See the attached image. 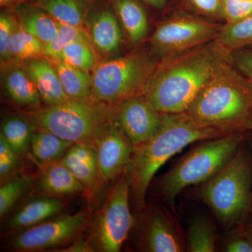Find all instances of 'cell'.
Returning a JSON list of instances; mask_svg holds the SVG:
<instances>
[{
    "label": "cell",
    "mask_w": 252,
    "mask_h": 252,
    "mask_svg": "<svg viewBox=\"0 0 252 252\" xmlns=\"http://www.w3.org/2000/svg\"><path fill=\"white\" fill-rule=\"evenodd\" d=\"M242 1H252V0H242Z\"/></svg>",
    "instance_id": "obj_43"
},
{
    "label": "cell",
    "mask_w": 252,
    "mask_h": 252,
    "mask_svg": "<svg viewBox=\"0 0 252 252\" xmlns=\"http://www.w3.org/2000/svg\"><path fill=\"white\" fill-rule=\"evenodd\" d=\"M26 73L48 105H56L70 98L63 89L56 68L49 61L33 60L28 63Z\"/></svg>",
    "instance_id": "obj_15"
},
{
    "label": "cell",
    "mask_w": 252,
    "mask_h": 252,
    "mask_svg": "<svg viewBox=\"0 0 252 252\" xmlns=\"http://www.w3.org/2000/svg\"><path fill=\"white\" fill-rule=\"evenodd\" d=\"M231 53L216 40L165 58L158 64L145 95L162 114L185 112Z\"/></svg>",
    "instance_id": "obj_1"
},
{
    "label": "cell",
    "mask_w": 252,
    "mask_h": 252,
    "mask_svg": "<svg viewBox=\"0 0 252 252\" xmlns=\"http://www.w3.org/2000/svg\"><path fill=\"white\" fill-rule=\"evenodd\" d=\"M114 4L131 42H140L148 32V20L143 8L136 0H116Z\"/></svg>",
    "instance_id": "obj_21"
},
{
    "label": "cell",
    "mask_w": 252,
    "mask_h": 252,
    "mask_svg": "<svg viewBox=\"0 0 252 252\" xmlns=\"http://www.w3.org/2000/svg\"><path fill=\"white\" fill-rule=\"evenodd\" d=\"M14 20L8 14L0 16V55L1 59L9 57L8 44L14 30Z\"/></svg>",
    "instance_id": "obj_36"
},
{
    "label": "cell",
    "mask_w": 252,
    "mask_h": 252,
    "mask_svg": "<svg viewBox=\"0 0 252 252\" xmlns=\"http://www.w3.org/2000/svg\"><path fill=\"white\" fill-rule=\"evenodd\" d=\"M32 134L29 124L18 117L6 120L3 124L1 132V135L19 157L29 148Z\"/></svg>",
    "instance_id": "obj_29"
},
{
    "label": "cell",
    "mask_w": 252,
    "mask_h": 252,
    "mask_svg": "<svg viewBox=\"0 0 252 252\" xmlns=\"http://www.w3.org/2000/svg\"><path fill=\"white\" fill-rule=\"evenodd\" d=\"M248 48H249V49H252V45H251V46H249V47H248Z\"/></svg>",
    "instance_id": "obj_44"
},
{
    "label": "cell",
    "mask_w": 252,
    "mask_h": 252,
    "mask_svg": "<svg viewBox=\"0 0 252 252\" xmlns=\"http://www.w3.org/2000/svg\"><path fill=\"white\" fill-rule=\"evenodd\" d=\"M222 27L193 16H177L159 25L151 41L165 59L215 40Z\"/></svg>",
    "instance_id": "obj_9"
},
{
    "label": "cell",
    "mask_w": 252,
    "mask_h": 252,
    "mask_svg": "<svg viewBox=\"0 0 252 252\" xmlns=\"http://www.w3.org/2000/svg\"><path fill=\"white\" fill-rule=\"evenodd\" d=\"M41 165L39 187L49 195L61 196L83 193L85 188L61 160Z\"/></svg>",
    "instance_id": "obj_16"
},
{
    "label": "cell",
    "mask_w": 252,
    "mask_h": 252,
    "mask_svg": "<svg viewBox=\"0 0 252 252\" xmlns=\"http://www.w3.org/2000/svg\"><path fill=\"white\" fill-rule=\"evenodd\" d=\"M23 1L25 0H0V4H1V6H8L18 4V3Z\"/></svg>",
    "instance_id": "obj_41"
},
{
    "label": "cell",
    "mask_w": 252,
    "mask_h": 252,
    "mask_svg": "<svg viewBox=\"0 0 252 252\" xmlns=\"http://www.w3.org/2000/svg\"><path fill=\"white\" fill-rule=\"evenodd\" d=\"M87 219L88 212L81 211L41 222L30 227L16 237L12 246L23 251L59 246L75 236L85 224Z\"/></svg>",
    "instance_id": "obj_10"
},
{
    "label": "cell",
    "mask_w": 252,
    "mask_h": 252,
    "mask_svg": "<svg viewBox=\"0 0 252 252\" xmlns=\"http://www.w3.org/2000/svg\"><path fill=\"white\" fill-rule=\"evenodd\" d=\"M185 112L227 134L252 131V84L225 62Z\"/></svg>",
    "instance_id": "obj_3"
},
{
    "label": "cell",
    "mask_w": 252,
    "mask_h": 252,
    "mask_svg": "<svg viewBox=\"0 0 252 252\" xmlns=\"http://www.w3.org/2000/svg\"><path fill=\"white\" fill-rule=\"evenodd\" d=\"M21 27L44 44L54 40L59 30V23L37 6L21 12Z\"/></svg>",
    "instance_id": "obj_23"
},
{
    "label": "cell",
    "mask_w": 252,
    "mask_h": 252,
    "mask_svg": "<svg viewBox=\"0 0 252 252\" xmlns=\"http://www.w3.org/2000/svg\"><path fill=\"white\" fill-rule=\"evenodd\" d=\"M247 141H248L249 147H250V150H251V153L252 156V134H250V135H248V139H247Z\"/></svg>",
    "instance_id": "obj_42"
},
{
    "label": "cell",
    "mask_w": 252,
    "mask_h": 252,
    "mask_svg": "<svg viewBox=\"0 0 252 252\" xmlns=\"http://www.w3.org/2000/svg\"><path fill=\"white\" fill-rule=\"evenodd\" d=\"M31 118L39 130L94 148L97 135L112 122L113 113L104 104L91 102L89 99L69 98L32 113Z\"/></svg>",
    "instance_id": "obj_6"
},
{
    "label": "cell",
    "mask_w": 252,
    "mask_h": 252,
    "mask_svg": "<svg viewBox=\"0 0 252 252\" xmlns=\"http://www.w3.org/2000/svg\"><path fill=\"white\" fill-rule=\"evenodd\" d=\"M75 42L86 43L90 45V38L81 27L59 23L56 37L51 42L44 44V56L52 60L59 59V55L65 46Z\"/></svg>",
    "instance_id": "obj_28"
},
{
    "label": "cell",
    "mask_w": 252,
    "mask_h": 252,
    "mask_svg": "<svg viewBox=\"0 0 252 252\" xmlns=\"http://www.w3.org/2000/svg\"><path fill=\"white\" fill-rule=\"evenodd\" d=\"M91 23V36L96 47L105 53L119 49L122 40V31L112 11L101 10Z\"/></svg>",
    "instance_id": "obj_18"
},
{
    "label": "cell",
    "mask_w": 252,
    "mask_h": 252,
    "mask_svg": "<svg viewBox=\"0 0 252 252\" xmlns=\"http://www.w3.org/2000/svg\"><path fill=\"white\" fill-rule=\"evenodd\" d=\"M215 40L230 53L252 45V15L240 22L226 23Z\"/></svg>",
    "instance_id": "obj_26"
},
{
    "label": "cell",
    "mask_w": 252,
    "mask_h": 252,
    "mask_svg": "<svg viewBox=\"0 0 252 252\" xmlns=\"http://www.w3.org/2000/svg\"><path fill=\"white\" fill-rule=\"evenodd\" d=\"M144 1L153 6L154 7L160 9V8L163 7L166 0H144Z\"/></svg>",
    "instance_id": "obj_40"
},
{
    "label": "cell",
    "mask_w": 252,
    "mask_h": 252,
    "mask_svg": "<svg viewBox=\"0 0 252 252\" xmlns=\"http://www.w3.org/2000/svg\"><path fill=\"white\" fill-rule=\"evenodd\" d=\"M61 161L80 181L86 191L93 195L99 185V181H102L97 154L94 147L86 144H74Z\"/></svg>",
    "instance_id": "obj_14"
},
{
    "label": "cell",
    "mask_w": 252,
    "mask_h": 252,
    "mask_svg": "<svg viewBox=\"0 0 252 252\" xmlns=\"http://www.w3.org/2000/svg\"><path fill=\"white\" fill-rule=\"evenodd\" d=\"M62 200L49 195L34 199L24 205L10 220L9 228L15 230L28 228L49 220L63 208Z\"/></svg>",
    "instance_id": "obj_17"
},
{
    "label": "cell",
    "mask_w": 252,
    "mask_h": 252,
    "mask_svg": "<svg viewBox=\"0 0 252 252\" xmlns=\"http://www.w3.org/2000/svg\"><path fill=\"white\" fill-rule=\"evenodd\" d=\"M158 64L144 55L131 54L101 63L93 76V96L117 104L145 94Z\"/></svg>",
    "instance_id": "obj_7"
},
{
    "label": "cell",
    "mask_w": 252,
    "mask_h": 252,
    "mask_svg": "<svg viewBox=\"0 0 252 252\" xmlns=\"http://www.w3.org/2000/svg\"><path fill=\"white\" fill-rule=\"evenodd\" d=\"M44 44L22 29L14 28L8 44L9 57L29 59L44 55Z\"/></svg>",
    "instance_id": "obj_27"
},
{
    "label": "cell",
    "mask_w": 252,
    "mask_h": 252,
    "mask_svg": "<svg viewBox=\"0 0 252 252\" xmlns=\"http://www.w3.org/2000/svg\"><path fill=\"white\" fill-rule=\"evenodd\" d=\"M117 115L118 124L134 147L150 140L161 127L162 113L154 108L144 94L119 104Z\"/></svg>",
    "instance_id": "obj_12"
},
{
    "label": "cell",
    "mask_w": 252,
    "mask_h": 252,
    "mask_svg": "<svg viewBox=\"0 0 252 252\" xmlns=\"http://www.w3.org/2000/svg\"><path fill=\"white\" fill-rule=\"evenodd\" d=\"M94 149L101 180L107 182L126 171L133 153L134 146L119 124L117 126L112 122L97 135Z\"/></svg>",
    "instance_id": "obj_11"
},
{
    "label": "cell",
    "mask_w": 252,
    "mask_h": 252,
    "mask_svg": "<svg viewBox=\"0 0 252 252\" xmlns=\"http://www.w3.org/2000/svg\"><path fill=\"white\" fill-rule=\"evenodd\" d=\"M31 180L27 176L16 177L4 182L0 189V215L3 217L26 191Z\"/></svg>",
    "instance_id": "obj_31"
},
{
    "label": "cell",
    "mask_w": 252,
    "mask_h": 252,
    "mask_svg": "<svg viewBox=\"0 0 252 252\" xmlns=\"http://www.w3.org/2000/svg\"><path fill=\"white\" fill-rule=\"evenodd\" d=\"M130 190V177L126 170L111 190L94 222L93 234L101 251H120L133 227L135 220L129 207Z\"/></svg>",
    "instance_id": "obj_8"
},
{
    "label": "cell",
    "mask_w": 252,
    "mask_h": 252,
    "mask_svg": "<svg viewBox=\"0 0 252 252\" xmlns=\"http://www.w3.org/2000/svg\"><path fill=\"white\" fill-rule=\"evenodd\" d=\"M60 80L68 97L88 99L93 95V77L86 71L81 70L59 59H53Z\"/></svg>",
    "instance_id": "obj_20"
},
{
    "label": "cell",
    "mask_w": 252,
    "mask_h": 252,
    "mask_svg": "<svg viewBox=\"0 0 252 252\" xmlns=\"http://www.w3.org/2000/svg\"><path fill=\"white\" fill-rule=\"evenodd\" d=\"M251 132H252V131H251Z\"/></svg>",
    "instance_id": "obj_45"
},
{
    "label": "cell",
    "mask_w": 252,
    "mask_h": 252,
    "mask_svg": "<svg viewBox=\"0 0 252 252\" xmlns=\"http://www.w3.org/2000/svg\"><path fill=\"white\" fill-rule=\"evenodd\" d=\"M243 228L248 234L249 238L252 241V215L245 223H243Z\"/></svg>",
    "instance_id": "obj_39"
},
{
    "label": "cell",
    "mask_w": 252,
    "mask_h": 252,
    "mask_svg": "<svg viewBox=\"0 0 252 252\" xmlns=\"http://www.w3.org/2000/svg\"><path fill=\"white\" fill-rule=\"evenodd\" d=\"M249 131L199 141L157 182L160 196L175 211V199L187 187L210 180L230 161Z\"/></svg>",
    "instance_id": "obj_5"
},
{
    "label": "cell",
    "mask_w": 252,
    "mask_h": 252,
    "mask_svg": "<svg viewBox=\"0 0 252 252\" xmlns=\"http://www.w3.org/2000/svg\"><path fill=\"white\" fill-rule=\"evenodd\" d=\"M144 244L149 252L185 251V244L177 224L172 217L162 210L152 212L147 220Z\"/></svg>",
    "instance_id": "obj_13"
},
{
    "label": "cell",
    "mask_w": 252,
    "mask_h": 252,
    "mask_svg": "<svg viewBox=\"0 0 252 252\" xmlns=\"http://www.w3.org/2000/svg\"><path fill=\"white\" fill-rule=\"evenodd\" d=\"M215 245L216 235L211 222L203 215L193 217L187 232V251L213 252Z\"/></svg>",
    "instance_id": "obj_24"
},
{
    "label": "cell",
    "mask_w": 252,
    "mask_h": 252,
    "mask_svg": "<svg viewBox=\"0 0 252 252\" xmlns=\"http://www.w3.org/2000/svg\"><path fill=\"white\" fill-rule=\"evenodd\" d=\"M195 195L211 209L225 230L233 229L250 219L252 215V156L247 140L223 168L200 184Z\"/></svg>",
    "instance_id": "obj_4"
},
{
    "label": "cell",
    "mask_w": 252,
    "mask_h": 252,
    "mask_svg": "<svg viewBox=\"0 0 252 252\" xmlns=\"http://www.w3.org/2000/svg\"><path fill=\"white\" fill-rule=\"evenodd\" d=\"M86 0H36L35 6L61 24L81 27L85 19Z\"/></svg>",
    "instance_id": "obj_22"
},
{
    "label": "cell",
    "mask_w": 252,
    "mask_h": 252,
    "mask_svg": "<svg viewBox=\"0 0 252 252\" xmlns=\"http://www.w3.org/2000/svg\"><path fill=\"white\" fill-rule=\"evenodd\" d=\"M6 87L10 97L22 105L37 106L40 104L41 96L27 73L15 69L8 74Z\"/></svg>",
    "instance_id": "obj_25"
},
{
    "label": "cell",
    "mask_w": 252,
    "mask_h": 252,
    "mask_svg": "<svg viewBox=\"0 0 252 252\" xmlns=\"http://www.w3.org/2000/svg\"><path fill=\"white\" fill-rule=\"evenodd\" d=\"M228 135L198 122L186 112L162 114L160 130L150 140L134 147L126 168L137 207L143 208L154 176L170 158L189 144Z\"/></svg>",
    "instance_id": "obj_2"
},
{
    "label": "cell",
    "mask_w": 252,
    "mask_h": 252,
    "mask_svg": "<svg viewBox=\"0 0 252 252\" xmlns=\"http://www.w3.org/2000/svg\"><path fill=\"white\" fill-rule=\"evenodd\" d=\"M231 230L223 247L226 252H252V241L244 229L243 224Z\"/></svg>",
    "instance_id": "obj_33"
},
{
    "label": "cell",
    "mask_w": 252,
    "mask_h": 252,
    "mask_svg": "<svg viewBox=\"0 0 252 252\" xmlns=\"http://www.w3.org/2000/svg\"><path fill=\"white\" fill-rule=\"evenodd\" d=\"M223 11L228 24L240 22L252 15V1L223 0Z\"/></svg>",
    "instance_id": "obj_32"
},
{
    "label": "cell",
    "mask_w": 252,
    "mask_h": 252,
    "mask_svg": "<svg viewBox=\"0 0 252 252\" xmlns=\"http://www.w3.org/2000/svg\"><path fill=\"white\" fill-rule=\"evenodd\" d=\"M190 2L201 14L223 18V0H190Z\"/></svg>",
    "instance_id": "obj_37"
},
{
    "label": "cell",
    "mask_w": 252,
    "mask_h": 252,
    "mask_svg": "<svg viewBox=\"0 0 252 252\" xmlns=\"http://www.w3.org/2000/svg\"><path fill=\"white\" fill-rule=\"evenodd\" d=\"M73 144L51 132L38 130L32 134L30 147L34 160L46 165L61 160Z\"/></svg>",
    "instance_id": "obj_19"
},
{
    "label": "cell",
    "mask_w": 252,
    "mask_h": 252,
    "mask_svg": "<svg viewBox=\"0 0 252 252\" xmlns=\"http://www.w3.org/2000/svg\"><path fill=\"white\" fill-rule=\"evenodd\" d=\"M94 251V248L91 246L90 244L86 240H83V239L77 240L69 248L64 249V250H61V252H91Z\"/></svg>",
    "instance_id": "obj_38"
},
{
    "label": "cell",
    "mask_w": 252,
    "mask_h": 252,
    "mask_svg": "<svg viewBox=\"0 0 252 252\" xmlns=\"http://www.w3.org/2000/svg\"><path fill=\"white\" fill-rule=\"evenodd\" d=\"M57 59L86 72L94 68L96 63L90 45L83 42L72 43L65 46Z\"/></svg>",
    "instance_id": "obj_30"
},
{
    "label": "cell",
    "mask_w": 252,
    "mask_h": 252,
    "mask_svg": "<svg viewBox=\"0 0 252 252\" xmlns=\"http://www.w3.org/2000/svg\"><path fill=\"white\" fill-rule=\"evenodd\" d=\"M18 157L10 144L0 136V177L4 181L17 166Z\"/></svg>",
    "instance_id": "obj_34"
},
{
    "label": "cell",
    "mask_w": 252,
    "mask_h": 252,
    "mask_svg": "<svg viewBox=\"0 0 252 252\" xmlns=\"http://www.w3.org/2000/svg\"><path fill=\"white\" fill-rule=\"evenodd\" d=\"M235 68L252 84V49H243L231 53Z\"/></svg>",
    "instance_id": "obj_35"
}]
</instances>
